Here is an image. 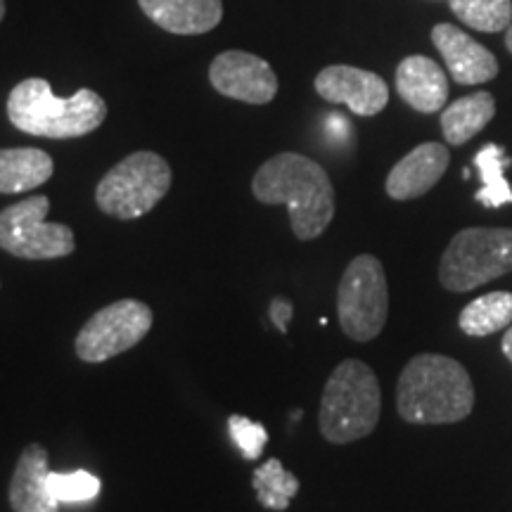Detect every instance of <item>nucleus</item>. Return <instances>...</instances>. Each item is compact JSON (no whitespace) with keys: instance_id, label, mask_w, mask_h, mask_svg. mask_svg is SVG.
Wrapping results in <instances>:
<instances>
[{"instance_id":"3","label":"nucleus","mask_w":512,"mask_h":512,"mask_svg":"<svg viewBox=\"0 0 512 512\" xmlns=\"http://www.w3.org/2000/svg\"><path fill=\"white\" fill-rule=\"evenodd\" d=\"M12 126L36 138H83L107 119V102L91 88L57 98L46 79H24L8 95Z\"/></svg>"},{"instance_id":"15","label":"nucleus","mask_w":512,"mask_h":512,"mask_svg":"<svg viewBox=\"0 0 512 512\" xmlns=\"http://www.w3.org/2000/svg\"><path fill=\"white\" fill-rule=\"evenodd\" d=\"M396 93L415 112L434 114L444 110L448 100V79L444 69L430 57L411 55L396 67Z\"/></svg>"},{"instance_id":"18","label":"nucleus","mask_w":512,"mask_h":512,"mask_svg":"<svg viewBox=\"0 0 512 512\" xmlns=\"http://www.w3.org/2000/svg\"><path fill=\"white\" fill-rule=\"evenodd\" d=\"M496 117V100L494 95L479 91L465 95L446 107L441 114V131L448 145H465L467 140L477 136L482 128L491 124Z\"/></svg>"},{"instance_id":"27","label":"nucleus","mask_w":512,"mask_h":512,"mask_svg":"<svg viewBox=\"0 0 512 512\" xmlns=\"http://www.w3.org/2000/svg\"><path fill=\"white\" fill-rule=\"evenodd\" d=\"M505 31H508V34H505V48H508L510 53H512V24Z\"/></svg>"},{"instance_id":"26","label":"nucleus","mask_w":512,"mask_h":512,"mask_svg":"<svg viewBox=\"0 0 512 512\" xmlns=\"http://www.w3.org/2000/svg\"><path fill=\"white\" fill-rule=\"evenodd\" d=\"M503 354L512 363V325L505 330V335H503Z\"/></svg>"},{"instance_id":"6","label":"nucleus","mask_w":512,"mask_h":512,"mask_svg":"<svg viewBox=\"0 0 512 512\" xmlns=\"http://www.w3.org/2000/svg\"><path fill=\"white\" fill-rule=\"evenodd\" d=\"M512 271V228H465L453 235L439 261L448 292H470Z\"/></svg>"},{"instance_id":"21","label":"nucleus","mask_w":512,"mask_h":512,"mask_svg":"<svg viewBox=\"0 0 512 512\" xmlns=\"http://www.w3.org/2000/svg\"><path fill=\"white\" fill-rule=\"evenodd\" d=\"M252 486L259 503L268 510L283 512L290 508L292 498L299 494V479L287 472L278 458L266 460L254 470Z\"/></svg>"},{"instance_id":"4","label":"nucleus","mask_w":512,"mask_h":512,"mask_svg":"<svg viewBox=\"0 0 512 512\" xmlns=\"http://www.w3.org/2000/svg\"><path fill=\"white\" fill-rule=\"evenodd\" d=\"M382 389L373 368L356 358H347L332 370L323 389L318 411L320 434L330 444H351L380 422Z\"/></svg>"},{"instance_id":"17","label":"nucleus","mask_w":512,"mask_h":512,"mask_svg":"<svg viewBox=\"0 0 512 512\" xmlns=\"http://www.w3.org/2000/svg\"><path fill=\"white\" fill-rule=\"evenodd\" d=\"M55 174V162L38 147L0 150V195H19L41 188Z\"/></svg>"},{"instance_id":"16","label":"nucleus","mask_w":512,"mask_h":512,"mask_svg":"<svg viewBox=\"0 0 512 512\" xmlns=\"http://www.w3.org/2000/svg\"><path fill=\"white\" fill-rule=\"evenodd\" d=\"M138 5L159 29L178 36L207 34L223 19V0H138Z\"/></svg>"},{"instance_id":"9","label":"nucleus","mask_w":512,"mask_h":512,"mask_svg":"<svg viewBox=\"0 0 512 512\" xmlns=\"http://www.w3.org/2000/svg\"><path fill=\"white\" fill-rule=\"evenodd\" d=\"M152 309L138 299H121L88 318L74 339L76 356L83 363H105L138 347L152 328Z\"/></svg>"},{"instance_id":"10","label":"nucleus","mask_w":512,"mask_h":512,"mask_svg":"<svg viewBox=\"0 0 512 512\" xmlns=\"http://www.w3.org/2000/svg\"><path fill=\"white\" fill-rule=\"evenodd\" d=\"M209 81L216 93L247 105H268L278 95V76L264 57L245 50H226L209 67Z\"/></svg>"},{"instance_id":"19","label":"nucleus","mask_w":512,"mask_h":512,"mask_svg":"<svg viewBox=\"0 0 512 512\" xmlns=\"http://www.w3.org/2000/svg\"><path fill=\"white\" fill-rule=\"evenodd\" d=\"M460 330L470 337H486L512 325V294L491 292L475 299L460 311Z\"/></svg>"},{"instance_id":"12","label":"nucleus","mask_w":512,"mask_h":512,"mask_svg":"<svg viewBox=\"0 0 512 512\" xmlns=\"http://www.w3.org/2000/svg\"><path fill=\"white\" fill-rule=\"evenodd\" d=\"M432 43L444 57L453 81L460 86H477V83L496 79V55L453 24H437L432 29Z\"/></svg>"},{"instance_id":"28","label":"nucleus","mask_w":512,"mask_h":512,"mask_svg":"<svg viewBox=\"0 0 512 512\" xmlns=\"http://www.w3.org/2000/svg\"><path fill=\"white\" fill-rule=\"evenodd\" d=\"M5 17V0H0V22H3Z\"/></svg>"},{"instance_id":"1","label":"nucleus","mask_w":512,"mask_h":512,"mask_svg":"<svg viewBox=\"0 0 512 512\" xmlns=\"http://www.w3.org/2000/svg\"><path fill=\"white\" fill-rule=\"evenodd\" d=\"M252 192L261 204H285L297 240L309 242L335 219V188L328 171L299 152H280L259 166Z\"/></svg>"},{"instance_id":"13","label":"nucleus","mask_w":512,"mask_h":512,"mask_svg":"<svg viewBox=\"0 0 512 512\" xmlns=\"http://www.w3.org/2000/svg\"><path fill=\"white\" fill-rule=\"evenodd\" d=\"M448 162V147L441 143H422L415 150L408 152L399 164L389 171L387 176V195L396 202L418 200L427 195L434 185L441 181L446 174Z\"/></svg>"},{"instance_id":"11","label":"nucleus","mask_w":512,"mask_h":512,"mask_svg":"<svg viewBox=\"0 0 512 512\" xmlns=\"http://www.w3.org/2000/svg\"><path fill=\"white\" fill-rule=\"evenodd\" d=\"M316 93L335 105H347L358 117H375L389 102V86L382 76L349 64H332L316 76Z\"/></svg>"},{"instance_id":"24","label":"nucleus","mask_w":512,"mask_h":512,"mask_svg":"<svg viewBox=\"0 0 512 512\" xmlns=\"http://www.w3.org/2000/svg\"><path fill=\"white\" fill-rule=\"evenodd\" d=\"M228 432L233 437L235 446L240 448L242 456L247 460H259L261 453L268 444V432L261 422H254L245 418V415H230L228 418Z\"/></svg>"},{"instance_id":"20","label":"nucleus","mask_w":512,"mask_h":512,"mask_svg":"<svg viewBox=\"0 0 512 512\" xmlns=\"http://www.w3.org/2000/svg\"><path fill=\"white\" fill-rule=\"evenodd\" d=\"M512 159L505 155L501 145H486L477 152L475 166L482 176V190H477L475 200L489 209H498L503 204H512V188L505 181L503 171L508 169Z\"/></svg>"},{"instance_id":"8","label":"nucleus","mask_w":512,"mask_h":512,"mask_svg":"<svg viewBox=\"0 0 512 512\" xmlns=\"http://www.w3.org/2000/svg\"><path fill=\"white\" fill-rule=\"evenodd\" d=\"M50 200L31 195L0 211V249L17 259H64L76 249L74 230L64 223H48Z\"/></svg>"},{"instance_id":"23","label":"nucleus","mask_w":512,"mask_h":512,"mask_svg":"<svg viewBox=\"0 0 512 512\" xmlns=\"http://www.w3.org/2000/svg\"><path fill=\"white\" fill-rule=\"evenodd\" d=\"M50 494L57 503H83L98 498L102 484L100 479L86 470L74 472H50Z\"/></svg>"},{"instance_id":"7","label":"nucleus","mask_w":512,"mask_h":512,"mask_svg":"<svg viewBox=\"0 0 512 512\" xmlns=\"http://www.w3.org/2000/svg\"><path fill=\"white\" fill-rule=\"evenodd\" d=\"M337 316L344 335L354 342L380 335L389 316V285L377 256L358 254L347 266L337 287Z\"/></svg>"},{"instance_id":"22","label":"nucleus","mask_w":512,"mask_h":512,"mask_svg":"<svg viewBox=\"0 0 512 512\" xmlns=\"http://www.w3.org/2000/svg\"><path fill=\"white\" fill-rule=\"evenodd\" d=\"M453 15L467 27L484 31V34H496L510 27L512 3L510 0H448Z\"/></svg>"},{"instance_id":"5","label":"nucleus","mask_w":512,"mask_h":512,"mask_svg":"<svg viewBox=\"0 0 512 512\" xmlns=\"http://www.w3.org/2000/svg\"><path fill=\"white\" fill-rule=\"evenodd\" d=\"M171 178V166L162 155L150 150L133 152L102 176L95 188V204L112 219H140L164 200Z\"/></svg>"},{"instance_id":"25","label":"nucleus","mask_w":512,"mask_h":512,"mask_svg":"<svg viewBox=\"0 0 512 512\" xmlns=\"http://www.w3.org/2000/svg\"><path fill=\"white\" fill-rule=\"evenodd\" d=\"M292 313H294V306L290 299L275 297L271 302V320H273L275 328L283 332V335H287V325H290Z\"/></svg>"},{"instance_id":"2","label":"nucleus","mask_w":512,"mask_h":512,"mask_svg":"<svg viewBox=\"0 0 512 512\" xmlns=\"http://www.w3.org/2000/svg\"><path fill=\"white\" fill-rule=\"evenodd\" d=\"M475 406V387L463 363L441 354H420L403 368L396 408L411 425H451Z\"/></svg>"},{"instance_id":"14","label":"nucleus","mask_w":512,"mask_h":512,"mask_svg":"<svg viewBox=\"0 0 512 512\" xmlns=\"http://www.w3.org/2000/svg\"><path fill=\"white\" fill-rule=\"evenodd\" d=\"M48 475L46 446H24L10 479V508L15 512H60V503L50 494Z\"/></svg>"}]
</instances>
